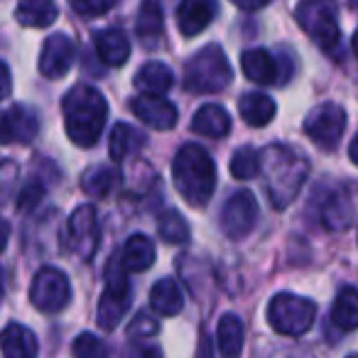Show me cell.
I'll return each instance as SVG.
<instances>
[{
	"instance_id": "obj_41",
	"label": "cell",
	"mask_w": 358,
	"mask_h": 358,
	"mask_svg": "<svg viewBox=\"0 0 358 358\" xmlns=\"http://www.w3.org/2000/svg\"><path fill=\"white\" fill-rule=\"evenodd\" d=\"M351 47H353V55L358 57V30H356V35H353V42H351Z\"/></svg>"
},
{
	"instance_id": "obj_4",
	"label": "cell",
	"mask_w": 358,
	"mask_h": 358,
	"mask_svg": "<svg viewBox=\"0 0 358 358\" xmlns=\"http://www.w3.org/2000/svg\"><path fill=\"white\" fill-rule=\"evenodd\" d=\"M234 79L229 59L219 45H206L185 66V89L189 94H219Z\"/></svg>"
},
{
	"instance_id": "obj_21",
	"label": "cell",
	"mask_w": 358,
	"mask_h": 358,
	"mask_svg": "<svg viewBox=\"0 0 358 358\" xmlns=\"http://www.w3.org/2000/svg\"><path fill=\"white\" fill-rule=\"evenodd\" d=\"M135 86L143 89L148 96H162L164 91H169L174 86V74L162 62H148L135 74Z\"/></svg>"
},
{
	"instance_id": "obj_8",
	"label": "cell",
	"mask_w": 358,
	"mask_h": 358,
	"mask_svg": "<svg viewBox=\"0 0 358 358\" xmlns=\"http://www.w3.org/2000/svg\"><path fill=\"white\" fill-rule=\"evenodd\" d=\"M30 299L40 312L57 314L69 304L71 299V285L66 275L57 268H40L32 278L30 285Z\"/></svg>"
},
{
	"instance_id": "obj_38",
	"label": "cell",
	"mask_w": 358,
	"mask_h": 358,
	"mask_svg": "<svg viewBox=\"0 0 358 358\" xmlns=\"http://www.w3.org/2000/svg\"><path fill=\"white\" fill-rule=\"evenodd\" d=\"M236 3V8H238V10H260V8H265L268 6V3H245V0H234Z\"/></svg>"
},
{
	"instance_id": "obj_24",
	"label": "cell",
	"mask_w": 358,
	"mask_h": 358,
	"mask_svg": "<svg viewBox=\"0 0 358 358\" xmlns=\"http://www.w3.org/2000/svg\"><path fill=\"white\" fill-rule=\"evenodd\" d=\"M145 145V135L140 130H135L128 123H118L110 133L108 140V155L115 162H123L125 157H130L133 152H138Z\"/></svg>"
},
{
	"instance_id": "obj_20",
	"label": "cell",
	"mask_w": 358,
	"mask_h": 358,
	"mask_svg": "<svg viewBox=\"0 0 358 358\" xmlns=\"http://www.w3.org/2000/svg\"><path fill=\"white\" fill-rule=\"evenodd\" d=\"M96 52H99L103 64L123 66L130 57V42H128V37L123 35V30L108 27V30H101L99 35H96Z\"/></svg>"
},
{
	"instance_id": "obj_15",
	"label": "cell",
	"mask_w": 358,
	"mask_h": 358,
	"mask_svg": "<svg viewBox=\"0 0 358 358\" xmlns=\"http://www.w3.org/2000/svg\"><path fill=\"white\" fill-rule=\"evenodd\" d=\"M241 69L245 79L255 81L260 86H273L280 79V62L268 50H248L241 55Z\"/></svg>"
},
{
	"instance_id": "obj_42",
	"label": "cell",
	"mask_w": 358,
	"mask_h": 358,
	"mask_svg": "<svg viewBox=\"0 0 358 358\" xmlns=\"http://www.w3.org/2000/svg\"><path fill=\"white\" fill-rule=\"evenodd\" d=\"M346 358H358V353H351V356H346Z\"/></svg>"
},
{
	"instance_id": "obj_16",
	"label": "cell",
	"mask_w": 358,
	"mask_h": 358,
	"mask_svg": "<svg viewBox=\"0 0 358 358\" xmlns=\"http://www.w3.org/2000/svg\"><path fill=\"white\" fill-rule=\"evenodd\" d=\"M214 15H216L214 3H206V0H185V3L177 8L179 30H182L185 37H194L211 25Z\"/></svg>"
},
{
	"instance_id": "obj_31",
	"label": "cell",
	"mask_w": 358,
	"mask_h": 358,
	"mask_svg": "<svg viewBox=\"0 0 358 358\" xmlns=\"http://www.w3.org/2000/svg\"><path fill=\"white\" fill-rule=\"evenodd\" d=\"M115 185V172L108 167V164H96V167H89L81 177V189L89 196H106Z\"/></svg>"
},
{
	"instance_id": "obj_1",
	"label": "cell",
	"mask_w": 358,
	"mask_h": 358,
	"mask_svg": "<svg viewBox=\"0 0 358 358\" xmlns=\"http://www.w3.org/2000/svg\"><path fill=\"white\" fill-rule=\"evenodd\" d=\"M307 174L309 162L287 145H268L260 150V177L275 209H287L297 199Z\"/></svg>"
},
{
	"instance_id": "obj_6",
	"label": "cell",
	"mask_w": 358,
	"mask_h": 358,
	"mask_svg": "<svg viewBox=\"0 0 358 358\" xmlns=\"http://www.w3.org/2000/svg\"><path fill=\"white\" fill-rule=\"evenodd\" d=\"M128 270L123 268V263H118V258H113L106 268V287L101 294L99 302V327L103 331H113L120 324V319L128 314L130 302H133V294H130V280Z\"/></svg>"
},
{
	"instance_id": "obj_7",
	"label": "cell",
	"mask_w": 358,
	"mask_h": 358,
	"mask_svg": "<svg viewBox=\"0 0 358 358\" xmlns=\"http://www.w3.org/2000/svg\"><path fill=\"white\" fill-rule=\"evenodd\" d=\"M297 22L327 55H338L341 32H338V22H336V8L331 3H322V0L299 3Z\"/></svg>"
},
{
	"instance_id": "obj_33",
	"label": "cell",
	"mask_w": 358,
	"mask_h": 358,
	"mask_svg": "<svg viewBox=\"0 0 358 358\" xmlns=\"http://www.w3.org/2000/svg\"><path fill=\"white\" fill-rule=\"evenodd\" d=\"M71 351L76 358H108V346L103 338H99L96 334H79L71 343Z\"/></svg>"
},
{
	"instance_id": "obj_27",
	"label": "cell",
	"mask_w": 358,
	"mask_h": 358,
	"mask_svg": "<svg viewBox=\"0 0 358 358\" xmlns=\"http://www.w3.org/2000/svg\"><path fill=\"white\" fill-rule=\"evenodd\" d=\"M216 338H219V351L224 358H238L241 348H243V322L236 314H224L216 329Z\"/></svg>"
},
{
	"instance_id": "obj_40",
	"label": "cell",
	"mask_w": 358,
	"mask_h": 358,
	"mask_svg": "<svg viewBox=\"0 0 358 358\" xmlns=\"http://www.w3.org/2000/svg\"><path fill=\"white\" fill-rule=\"evenodd\" d=\"M3 76H6V94L3 96L8 99V96H10V69H8L6 64H3Z\"/></svg>"
},
{
	"instance_id": "obj_23",
	"label": "cell",
	"mask_w": 358,
	"mask_h": 358,
	"mask_svg": "<svg viewBox=\"0 0 358 358\" xmlns=\"http://www.w3.org/2000/svg\"><path fill=\"white\" fill-rule=\"evenodd\" d=\"M238 110H241V118L245 120L248 125H255V128H263V125H268L270 120L275 118V110H278V106H275V101L270 99V96L265 94H243L238 101Z\"/></svg>"
},
{
	"instance_id": "obj_37",
	"label": "cell",
	"mask_w": 358,
	"mask_h": 358,
	"mask_svg": "<svg viewBox=\"0 0 358 358\" xmlns=\"http://www.w3.org/2000/svg\"><path fill=\"white\" fill-rule=\"evenodd\" d=\"M123 358H162V356H159V348L155 346H130L125 348Z\"/></svg>"
},
{
	"instance_id": "obj_18",
	"label": "cell",
	"mask_w": 358,
	"mask_h": 358,
	"mask_svg": "<svg viewBox=\"0 0 358 358\" xmlns=\"http://www.w3.org/2000/svg\"><path fill=\"white\" fill-rule=\"evenodd\" d=\"M192 130L199 135H206V138H224V135L231 133V115L226 113L224 106L206 103L194 113Z\"/></svg>"
},
{
	"instance_id": "obj_34",
	"label": "cell",
	"mask_w": 358,
	"mask_h": 358,
	"mask_svg": "<svg viewBox=\"0 0 358 358\" xmlns=\"http://www.w3.org/2000/svg\"><path fill=\"white\" fill-rule=\"evenodd\" d=\"M45 196V185L40 179H30L20 192H17V209L20 211H32Z\"/></svg>"
},
{
	"instance_id": "obj_11",
	"label": "cell",
	"mask_w": 358,
	"mask_h": 358,
	"mask_svg": "<svg viewBox=\"0 0 358 358\" xmlns=\"http://www.w3.org/2000/svg\"><path fill=\"white\" fill-rule=\"evenodd\" d=\"M99 221L96 209L91 204H84L71 214L69 219V248L81 260H91L99 248Z\"/></svg>"
},
{
	"instance_id": "obj_14",
	"label": "cell",
	"mask_w": 358,
	"mask_h": 358,
	"mask_svg": "<svg viewBox=\"0 0 358 358\" xmlns=\"http://www.w3.org/2000/svg\"><path fill=\"white\" fill-rule=\"evenodd\" d=\"M40 130V115L30 106L15 103L3 113V140L10 143H30Z\"/></svg>"
},
{
	"instance_id": "obj_39",
	"label": "cell",
	"mask_w": 358,
	"mask_h": 358,
	"mask_svg": "<svg viewBox=\"0 0 358 358\" xmlns=\"http://www.w3.org/2000/svg\"><path fill=\"white\" fill-rule=\"evenodd\" d=\"M348 157H351V162L358 167V135H356V138H353L351 148H348Z\"/></svg>"
},
{
	"instance_id": "obj_36",
	"label": "cell",
	"mask_w": 358,
	"mask_h": 358,
	"mask_svg": "<svg viewBox=\"0 0 358 358\" xmlns=\"http://www.w3.org/2000/svg\"><path fill=\"white\" fill-rule=\"evenodd\" d=\"M157 319L152 317V314L148 312H140L138 317L133 319V324H130L128 334L130 336H152V334H157Z\"/></svg>"
},
{
	"instance_id": "obj_28",
	"label": "cell",
	"mask_w": 358,
	"mask_h": 358,
	"mask_svg": "<svg viewBox=\"0 0 358 358\" xmlns=\"http://www.w3.org/2000/svg\"><path fill=\"white\" fill-rule=\"evenodd\" d=\"M135 30H138V37L145 45L152 47L155 40L162 35V8L152 0L143 3L138 10V20H135Z\"/></svg>"
},
{
	"instance_id": "obj_10",
	"label": "cell",
	"mask_w": 358,
	"mask_h": 358,
	"mask_svg": "<svg viewBox=\"0 0 358 358\" xmlns=\"http://www.w3.org/2000/svg\"><path fill=\"white\" fill-rule=\"evenodd\" d=\"M258 221V201L248 189H241L229 196L221 209V231L231 241H241L255 229Z\"/></svg>"
},
{
	"instance_id": "obj_12",
	"label": "cell",
	"mask_w": 358,
	"mask_h": 358,
	"mask_svg": "<svg viewBox=\"0 0 358 358\" xmlns=\"http://www.w3.org/2000/svg\"><path fill=\"white\" fill-rule=\"evenodd\" d=\"M74 42L66 35H52L45 40L42 45V55H40V71L47 79H62L66 71L74 66Z\"/></svg>"
},
{
	"instance_id": "obj_26",
	"label": "cell",
	"mask_w": 358,
	"mask_h": 358,
	"mask_svg": "<svg viewBox=\"0 0 358 358\" xmlns=\"http://www.w3.org/2000/svg\"><path fill=\"white\" fill-rule=\"evenodd\" d=\"M59 8L50 0H25L15 8V17L25 27H47L57 20Z\"/></svg>"
},
{
	"instance_id": "obj_32",
	"label": "cell",
	"mask_w": 358,
	"mask_h": 358,
	"mask_svg": "<svg viewBox=\"0 0 358 358\" xmlns=\"http://www.w3.org/2000/svg\"><path fill=\"white\" fill-rule=\"evenodd\" d=\"M231 174L236 179H253L260 174V152L253 148H238L231 157Z\"/></svg>"
},
{
	"instance_id": "obj_22",
	"label": "cell",
	"mask_w": 358,
	"mask_h": 358,
	"mask_svg": "<svg viewBox=\"0 0 358 358\" xmlns=\"http://www.w3.org/2000/svg\"><path fill=\"white\" fill-rule=\"evenodd\" d=\"M3 353L6 358H37V338L22 324H8L3 331Z\"/></svg>"
},
{
	"instance_id": "obj_35",
	"label": "cell",
	"mask_w": 358,
	"mask_h": 358,
	"mask_svg": "<svg viewBox=\"0 0 358 358\" xmlns=\"http://www.w3.org/2000/svg\"><path fill=\"white\" fill-rule=\"evenodd\" d=\"M71 8L79 15H106L108 10H113V0H71Z\"/></svg>"
},
{
	"instance_id": "obj_30",
	"label": "cell",
	"mask_w": 358,
	"mask_h": 358,
	"mask_svg": "<svg viewBox=\"0 0 358 358\" xmlns=\"http://www.w3.org/2000/svg\"><path fill=\"white\" fill-rule=\"evenodd\" d=\"M157 231L167 243H187L189 241V224L179 211L167 209L157 216Z\"/></svg>"
},
{
	"instance_id": "obj_13",
	"label": "cell",
	"mask_w": 358,
	"mask_h": 358,
	"mask_svg": "<svg viewBox=\"0 0 358 358\" xmlns=\"http://www.w3.org/2000/svg\"><path fill=\"white\" fill-rule=\"evenodd\" d=\"M130 110L145 125H150L155 130H169L177 125V108L167 99H162V96H148V94L138 96L130 103Z\"/></svg>"
},
{
	"instance_id": "obj_5",
	"label": "cell",
	"mask_w": 358,
	"mask_h": 358,
	"mask_svg": "<svg viewBox=\"0 0 358 358\" xmlns=\"http://www.w3.org/2000/svg\"><path fill=\"white\" fill-rule=\"evenodd\" d=\"M317 319V304L292 292H280L268 304V322L282 336H302Z\"/></svg>"
},
{
	"instance_id": "obj_9",
	"label": "cell",
	"mask_w": 358,
	"mask_h": 358,
	"mask_svg": "<svg viewBox=\"0 0 358 358\" xmlns=\"http://www.w3.org/2000/svg\"><path fill=\"white\" fill-rule=\"evenodd\" d=\"M346 130V110L336 103H322L304 118V133L322 150H334Z\"/></svg>"
},
{
	"instance_id": "obj_25",
	"label": "cell",
	"mask_w": 358,
	"mask_h": 358,
	"mask_svg": "<svg viewBox=\"0 0 358 358\" xmlns=\"http://www.w3.org/2000/svg\"><path fill=\"white\" fill-rule=\"evenodd\" d=\"M331 324L338 331H353V329H358V289L343 287L336 294L331 307Z\"/></svg>"
},
{
	"instance_id": "obj_3",
	"label": "cell",
	"mask_w": 358,
	"mask_h": 358,
	"mask_svg": "<svg viewBox=\"0 0 358 358\" xmlns=\"http://www.w3.org/2000/svg\"><path fill=\"white\" fill-rule=\"evenodd\" d=\"M174 187L192 206H204L216 189V164L201 145L187 143L177 150L172 162Z\"/></svg>"
},
{
	"instance_id": "obj_2",
	"label": "cell",
	"mask_w": 358,
	"mask_h": 358,
	"mask_svg": "<svg viewBox=\"0 0 358 358\" xmlns=\"http://www.w3.org/2000/svg\"><path fill=\"white\" fill-rule=\"evenodd\" d=\"M62 113H64V130L71 143L79 148H94L103 133L108 103L99 89L79 84L66 91L62 101Z\"/></svg>"
},
{
	"instance_id": "obj_19",
	"label": "cell",
	"mask_w": 358,
	"mask_h": 358,
	"mask_svg": "<svg viewBox=\"0 0 358 358\" xmlns=\"http://www.w3.org/2000/svg\"><path fill=\"white\" fill-rule=\"evenodd\" d=\"M120 263L128 273H145L152 268L155 263V245L148 236L135 234L125 241L123 250H120Z\"/></svg>"
},
{
	"instance_id": "obj_17",
	"label": "cell",
	"mask_w": 358,
	"mask_h": 358,
	"mask_svg": "<svg viewBox=\"0 0 358 358\" xmlns=\"http://www.w3.org/2000/svg\"><path fill=\"white\" fill-rule=\"evenodd\" d=\"M150 304H152V309L159 317H177L185 309V294H182V287L177 285V280H157L152 285V289H150Z\"/></svg>"
},
{
	"instance_id": "obj_29",
	"label": "cell",
	"mask_w": 358,
	"mask_h": 358,
	"mask_svg": "<svg viewBox=\"0 0 358 358\" xmlns=\"http://www.w3.org/2000/svg\"><path fill=\"white\" fill-rule=\"evenodd\" d=\"M351 216H353V206L346 194H331L322 211L324 226L331 231H343L348 224H351Z\"/></svg>"
}]
</instances>
